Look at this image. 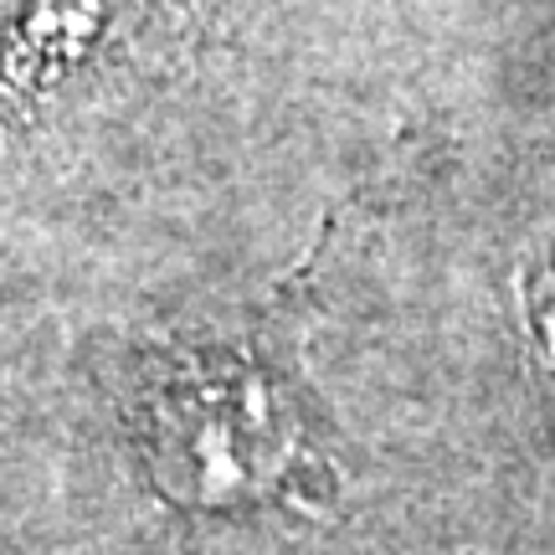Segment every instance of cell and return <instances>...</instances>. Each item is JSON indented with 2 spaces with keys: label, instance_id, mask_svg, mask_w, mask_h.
Segmentation results:
<instances>
[{
  "label": "cell",
  "instance_id": "1",
  "mask_svg": "<svg viewBox=\"0 0 555 555\" xmlns=\"http://www.w3.org/2000/svg\"><path fill=\"white\" fill-rule=\"evenodd\" d=\"M294 427L247 371H196L155 401L159 483L185 504H237L273 494L294 468Z\"/></svg>",
  "mask_w": 555,
  "mask_h": 555
},
{
  "label": "cell",
  "instance_id": "2",
  "mask_svg": "<svg viewBox=\"0 0 555 555\" xmlns=\"http://www.w3.org/2000/svg\"><path fill=\"white\" fill-rule=\"evenodd\" d=\"M108 5H114V0H37V11H31L26 26H21L16 62L47 78L57 62L78 57L82 41L93 37V26L103 21Z\"/></svg>",
  "mask_w": 555,
  "mask_h": 555
}]
</instances>
